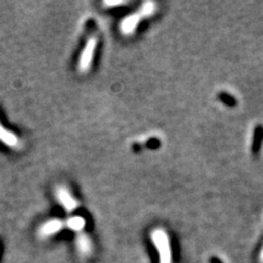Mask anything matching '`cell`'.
Instances as JSON below:
<instances>
[{"instance_id":"cell-1","label":"cell","mask_w":263,"mask_h":263,"mask_svg":"<svg viewBox=\"0 0 263 263\" xmlns=\"http://www.w3.org/2000/svg\"><path fill=\"white\" fill-rule=\"evenodd\" d=\"M150 240L157 252L158 263H172V248L168 233L162 228H156L150 232Z\"/></svg>"},{"instance_id":"cell-2","label":"cell","mask_w":263,"mask_h":263,"mask_svg":"<svg viewBox=\"0 0 263 263\" xmlns=\"http://www.w3.org/2000/svg\"><path fill=\"white\" fill-rule=\"evenodd\" d=\"M97 47H98V39L96 36H90L89 39H87L85 46L83 47L82 52H80V56L78 58L77 69L79 72H82V74H87V72L91 69Z\"/></svg>"},{"instance_id":"cell-3","label":"cell","mask_w":263,"mask_h":263,"mask_svg":"<svg viewBox=\"0 0 263 263\" xmlns=\"http://www.w3.org/2000/svg\"><path fill=\"white\" fill-rule=\"evenodd\" d=\"M55 199L58 204L66 211L70 213L78 208L79 203L76 200V197L71 194L69 189L65 186H57L55 188Z\"/></svg>"},{"instance_id":"cell-4","label":"cell","mask_w":263,"mask_h":263,"mask_svg":"<svg viewBox=\"0 0 263 263\" xmlns=\"http://www.w3.org/2000/svg\"><path fill=\"white\" fill-rule=\"evenodd\" d=\"M65 227L64 222L60 218H49L42 223L38 228V236L41 239H48L54 237L58 232L62 231Z\"/></svg>"},{"instance_id":"cell-5","label":"cell","mask_w":263,"mask_h":263,"mask_svg":"<svg viewBox=\"0 0 263 263\" xmlns=\"http://www.w3.org/2000/svg\"><path fill=\"white\" fill-rule=\"evenodd\" d=\"M144 18L140 13V11L127 14V16L124 17L120 22V24H119L120 32L125 36L133 35L135 33V31L137 30V28H138V25H140L141 21Z\"/></svg>"},{"instance_id":"cell-6","label":"cell","mask_w":263,"mask_h":263,"mask_svg":"<svg viewBox=\"0 0 263 263\" xmlns=\"http://www.w3.org/2000/svg\"><path fill=\"white\" fill-rule=\"evenodd\" d=\"M75 247L78 254L83 258H88L93 253L94 245L93 241L88 233L80 232L77 233V237L75 239Z\"/></svg>"},{"instance_id":"cell-7","label":"cell","mask_w":263,"mask_h":263,"mask_svg":"<svg viewBox=\"0 0 263 263\" xmlns=\"http://www.w3.org/2000/svg\"><path fill=\"white\" fill-rule=\"evenodd\" d=\"M0 143L10 148H17L20 144L19 137L12 130L6 128L2 122H0Z\"/></svg>"},{"instance_id":"cell-8","label":"cell","mask_w":263,"mask_h":263,"mask_svg":"<svg viewBox=\"0 0 263 263\" xmlns=\"http://www.w3.org/2000/svg\"><path fill=\"white\" fill-rule=\"evenodd\" d=\"M86 224H87V222H86L85 217L80 216V215H72L66 219V222L64 223L66 228L69 229L72 232H76V233L84 232Z\"/></svg>"},{"instance_id":"cell-9","label":"cell","mask_w":263,"mask_h":263,"mask_svg":"<svg viewBox=\"0 0 263 263\" xmlns=\"http://www.w3.org/2000/svg\"><path fill=\"white\" fill-rule=\"evenodd\" d=\"M263 145V125L259 124L253 129L252 143H251V151L253 156H258Z\"/></svg>"},{"instance_id":"cell-10","label":"cell","mask_w":263,"mask_h":263,"mask_svg":"<svg viewBox=\"0 0 263 263\" xmlns=\"http://www.w3.org/2000/svg\"><path fill=\"white\" fill-rule=\"evenodd\" d=\"M218 100L222 102L223 104H225L226 107L228 108H235L238 104L237 99L232 96V94L226 92V91H222L217 94Z\"/></svg>"},{"instance_id":"cell-11","label":"cell","mask_w":263,"mask_h":263,"mask_svg":"<svg viewBox=\"0 0 263 263\" xmlns=\"http://www.w3.org/2000/svg\"><path fill=\"white\" fill-rule=\"evenodd\" d=\"M138 11H140L143 18H149L156 12V4L153 2H145L142 4Z\"/></svg>"},{"instance_id":"cell-12","label":"cell","mask_w":263,"mask_h":263,"mask_svg":"<svg viewBox=\"0 0 263 263\" xmlns=\"http://www.w3.org/2000/svg\"><path fill=\"white\" fill-rule=\"evenodd\" d=\"M103 5L106 7H109V8H113V7L125 5V3H124V2H106V3H103Z\"/></svg>"},{"instance_id":"cell-13","label":"cell","mask_w":263,"mask_h":263,"mask_svg":"<svg viewBox=\"0 0 263 263\" xmlns=\"http://www.w3.org/2000/svg\"><path fill=\"white\" fill-rule=\"evenodd\" d=\"M262 259H263V251H262Z\"/></svg>"}]
</instances>
